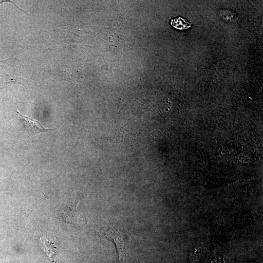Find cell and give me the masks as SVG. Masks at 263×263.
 Listing matches in <instances>:
<instances>
[{"mask_svg": "<svg viewBox=\"0 0 263 263\" xmlns=\"http://www.w3.org/2000/svg\"><path fill=\"white\" fill-rule=\"evenodd\" d=\"M42 248L47 254L52 262H54L57 258V246L53 242L48 240L45 237L40 238Z\"/></svg>", "mask_w": 263, "mask_h": 263, "instance_id": "obj_4", "label": "cell"}, {"mask_svg": "<svg viewBox=\"0 0 263 263\" xmlns=\"http://www.w3.org/2000/svg\"><path fill=\"white\" fill-rule=\"evenodd\" d=\"M17 113L22 129L28 133L38 134L56 129L45 128L38 121L22 114L18 110Z\"/></svg>", "mask_w": 263, "mask_h": 263, "instance_id": "obj_2", "label": "cell"}, {"mask_svg": "<svg viewBox=\"0 0 263 263\" xmlns=\"http://www.w3.org/2000/svg\"><path fill=\"white\" fill-rule=\"evenodd\" d=\"M77 203L72 204L64 208L63 215L65 220L68 223L74 225H82L85 223V217L78 208Z\"/></svg>", "mask_w": 263, "mask_h": 263, "instance_id": "obj_3", "label": "cell"}, {"mask_svg": "<svg viewBox=\"0 0 263 263\" xmlns=\"http://www.w3.org/2000/svg\"><path fill=\"white\" fill-rule=\"evenodd\" d=\"M97 233L100 238L113 243L116 251V263H121L126 257V249L123 236L119 230L109 225L106 231Z\"/></svg>", "mask_w": 263, "mask_h": 263, "instance_id": "obj_1", "label": "cell"}, {"mask_svg": "<svg viewBox=\"0 0 263 263\" xmlns=\"http://www.w3.org/2000/svg\"><path fill=\"white\" fill-rule=\"evenodd\" d=\"M171 25L178 30H186L191 27V24L186 19L181 17L174 18L170 21Z\"/></svg>", "mask_w": 263, "mask_h": 263, "instance_id": "obj_5", "label": "cell"}]
</instances>
